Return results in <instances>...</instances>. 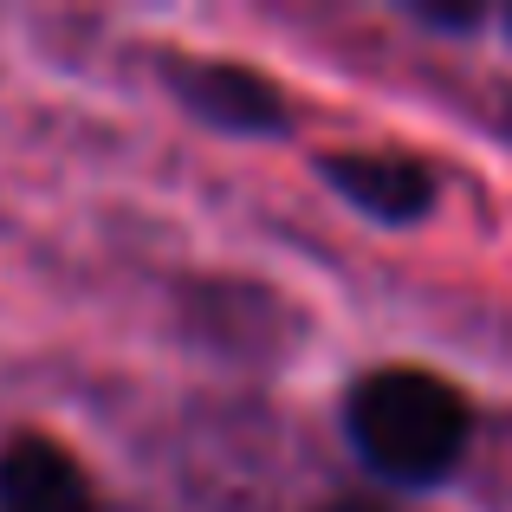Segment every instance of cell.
<instances>
[{
  "label": "cell",
  "mask_w": 512,
  "mask_h": 512,
  "mask_svg": "<svg viewBox=\"0 0 512 512\" xmlns=\"http://www.w3.org/2000/svg\"><path fill=\"white\" fill-rule=\"evenodd\" d=\"M344 448L389 493H435L474 448V402L422 363H376L350 376L338 402Z\"/></svg>",
  "instance_id": "cell-1"
},
{
  "label": "cell",
  "mask_w": 512,
  "mask_h": 512,
  "mask_svg": "<svg viewBox=\"0 0 512 512\" xmlns=\"http://www.w3.org/2000/svg\"><path fill=\"white\" fill-rule=\"evenodd\" d=\"M156 78L182 117H195L201 130L227 143H286L292 137V98L279 78L253 72L240 59H201V52H163Z\"/></svg>",
  "instance_id": "cell-2"
},
{
  "label": "cell",
  "mask_w": 512,
  "mask_h": 512,
  "mask_svg": "<svg viewBox=\"0 0 512 512\" xmlns=\"http://www.w3.org/2000/svg\"><path fill=\"white\" fill-rule=\"evenodd\" d=\"M312 169L350 214L389 227V234L422 227L441 201V169L415 150H318Z\"/></svg>",
  "instance_id": "cell-3"
},
{
  "label": "cell",
  "mask_w": 512,
  "mask_h": 512,
  "mask_svg": "<svg viewBox=\"0 0 512 512\" xmlns=\"http://www.w3.org/2000/svg\"><path fill=\"white\" fill-rule=\"evenodd\" d=\"M0 512H98V493L65 441L26 428L0 441Z\"/></svg>",
  "instance_id": "cell-4"
},
{
  "label": "cell",
  "mask_w": 512,
  "mask_h": 512,
  "mask_svg": "<svg viewBox=\"0 0 512 512\" xmlns=\"http://www.w3.org/2000/svg\"><path fill=\"white\" fill-rule=\"evenodd\" d=\"M422 33H454V39H467V33H480L487 26V13L480 7H435V0H415V7H402Z\"/></svg>",
  "instance_id": "cell-5"
},
{
  "label": "cell",
  "mask_w": 512,
  "mask_h": 512,
  "mask_svg": "<svg viewBox=\"0 0 512 512\" xmlns=\"http://www.w3.org/2000/svg\"><path fill=\"white\" fill-rule=\"evenodd\" d=\"M318 512H409V506L389 500V493H344V500H325Z\"/></svg>",
  "instance_id": "cell-6"
},
{
  "label": "cell",
  "mask_w": 512,
  "mask_h": 512,
  "mask_svg": "<svg viewBox=\"0 0 512 512\" xmlns=\"http://www.w3.org/2000/svg\"><path fill=\"white\" fill-rule=\"evenodd\" d=\"M500 33H506V46H512V7L500 13Z\"/></svg>",
  "instance_id": "cell-7"
}]
</instances>
